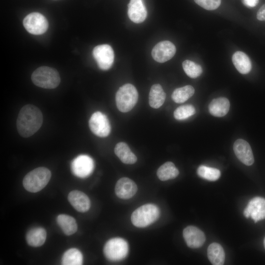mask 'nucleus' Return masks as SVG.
<instances>
[{"mask_svg": "<svg viewBox=\"0 0 265 265\" xmlns=\"http://www.w3.org/2000/svg\"><path fill=\"white\" fill-rule=\"evenodd\" d=\"M43 123V115L36 106L26 105L20 110L17 120V128L20 135L28 137L40 128Z\"/></svg>", "mask_w": 265, "mask_h": 265, "instance_id": "nucleus-1", "label": "nucleus"}, {"mask_svg": "<svg viewBox=\"0 0 265 265\" xmlns=\"http://www.w3.org/2000/svg\"><path fill=\"white\" fill-rule=\"evenodd\" d=\"M51 177V172L46 167L36 168L28 172L23 181V186L28 191L37 192L45 187Z\"/></svg>", "mask_w": 265, "mask_h": 265, "instance_id": "nucleus-2", "label": "nucleus"}, {"mask_svg": "<svg viewBox=\"0 0 265 265\" xmlns=\"http://www.w3.org/2000/svg\"><path fill=\"white\" fill-rule=\"evenodd\" d=\"M159 214V209L156 205L147 204L134 211L131 216V221L135 227L144 228L155 222Z\"/></svg>", "mask_w": 265, "mask_h": 265, "instance_id": "nucleus-3", "label": "nucleus"}, {"mask_svg": "<svg viewBox=\"0 0 265 265\" xmlns=\"http://www.w3.org/2000/svg\"><path fill=\"white\" fill-rule=\"evenodd\" d=\"M31 80L36 86L47 89L56 87L60 82L58 72L54 68L42 66L36 69L31 75Z\"/></svg>", "mask_w": 265, "mask_h": 265, "instance_id": "nucleus-4", "label": "nucleus"}, {"mask_svg": "<svg viewBox=\"0 0 265 265\" xmlns=\"http://www.w3.org/2000/svg\"><path fill=\"white\" fill-rule=\"evenodd\" d=\"M138 97V94L134 86L130 83L125 84L116 93V106L121 112H129L136 104Z\"/></svg>", "mask_w": 265, "mask_h": 265, "instance_id": "nucleus-5", "label": "nucleus"}, {"mask_svg": "<svg viewBox=\"0 0 265 265\" xmlns=\"http://www.w3.org/2000/svg\"><path fill=\"white\" fill-rule=\"evenodd\" d=\"M129 252L128 242L121 238L108 240L104 247L105 257L111 261H119L124 259Z\"/></svg>", "mask_w": 265, "mask_h": 265, "instance_id": "nucleus-6", "label": "nucleus"}, {"mask_svg": "<svg viewBox=\"0 0 265 265\" xmlns=\"http://www.w3.org/2000/svg\"><path fill=\"white\" fill-rule=\"evenodd\" d=\"M23 25L29 33L34 35L44 33L49 27L47 19L38 12H32L26 16L23 20Z\"/></svg>", "mask_w": 265, "mask_h": 265, "instance_id": "nucleus-7", "label": "nucleus"}, {"mask_svg": "<svg viewBox=\"0 0 265 265\" xmlns=\"http://www.w3.org/2000/svg\"><path fill=\"white\" fill-rule=\"evenodd\" d=\"M89 126L94 134L101 137H106L111 131L107 117L100 111H96L91 115L89 121Z\"/></svg>", "mask_w": 265, "mask_h": 265, "instance_id": "nucleus-8", "label": "nucleus"}, {"mask_svg": "<svg viewBox=\"0 0 265 265\" xmlns=\"http://www.w3.org/2000/svg\"><path fill=\"white\" fill-rule=\"evenodd\" d=\"M71 167L74 175L79 178H86L92 173L94 162L89 156L80 155L73 159Z\"/></svg>", "mask_w": 265, "mask_h": 265, "instance_id": "nucleus-9", "label": "nucleus"}, {"mask_svg": "<svg viewBox=\"0 0 265 265\" xmlns=\"http://www.w3.org/2000/svg\"><path fill=\"white\" fill-rule=\"evenodd\" d=\"M93 55L101 69L106 70L112 66L114 52L110 45L103 44L96 46L93 50Z\"/></svg>", "mask_w": 265, "mask_h": 265, "instance_id": "nucleus-10", "label": "nucleus"}, {"mask_svg": "<svg viewBox=\"0 0 265 265\" xmlns=\"http://www.w3.org/2000/svg\"><path fill=\"white\" fill-rule=\"evenodd\" d=\"M176 52V49L173 43L169 41H163L154 47L152 55L155 61L163 63L171 59Z\"/></svg>", "mask_w": 265, "mask_h": 265, "instance_id": "nucleus-11", "label": "nucleus"}, {"mask_svg": "<svg viewBox=\"0 0 265 265\" xmlns=\"http://www.w3.org/2000/svg\"><path fill=\"white\" fill-rule=\"evenodd\" d=\"M243 214L246 218L251 217L255 222L265 219V199L256 197L250 200Z\"/></svg>", "mask_w": 265, "mask_h": 265, "instance_id": "nucleus-12", "label": "nucleus"}, {"mask_svg": "<svg viewBox=\"0 0 265 265\" xmlns=\"http://www.w3.org/2000/svg\"><path fill=\"white\" fill-rule=\"evenodd\" d=\"M183 234L187 245L191 248L201 247L206 240L204 233L195 226L186 227L184 229Z\"/></svg>", "mask_w": 265, "mask_h": 265, "instance_id": "nucleus-13", "label": "nucleus"}, {"mask_svg": "<svg viewBox=\"0 0 265 265\" xmlns=\"http://www.w3.org/2000/svg\"><path fill=\"white\" fill-rule=\"evenodd\" d=\"M233 150L237 158L245 165L250 166L254 163L252 151L246 141L242 139H237L234 142Z\"/></svg>", "mask_w": 265, "mask_h": 265, "instance_id": "nucleus-14", "label": "nucleus"}, {"mask_svg": "<svg viewBox=\"0 0 265 265\" xmlns=\"http://www.w3.org/2000/svg\"><path fill=\"white\" fill-rule=\"evenodd\" d=\"M137 190L136 184L131 179L123 177L116 184L115 194L118 197L122 199H128L133 196Z\"/></svg>", "mask_w": 265, "mask_h": 265, "instance_id": "nucleus-15", "label": "nucleus"}, {"mask_svg": "<svg viewBox=\"0 0 265 265\" xmlns=\"http://www.w3.org/2000/svg\"><path fill=\"white\" fill-rule=\"evenodd\" d=\"M128 15L130 20L135 23L143 22L147 15L143 0H130L128 4Z\"/></svg>", "mask_w": 265, "mask_h": 265, "instance_id": "nucleus-16", "label": "nucleus"}, {"mask_svg": "<svg viewBox=\"0 0 265 265\" xmlns=\"http://www.w3.org/2000/svg\"><path fill=\"white\" fill-rule=\"evenodd\" d=\"M68 199L75 209L79 212H86L90 209V199L82 191L77 190L71 191L68 194Z\"/></svg>", "mask_w": 265, "mask_h": 265, "instance_id": "nucleus-17", "label": "nucleus"}, {"mask_svg": "<svg viewBox=\"0 0 265 265\" xmlns=\"http://www.w3.org/2000/svg\"><path fill=\"white\" fill-rule=\"evenodd\" d=\"M230 106V102L226 98L220 97L214 99L209 105V111L214 116L223 117L229 111Z\"/></svg>", "mask_w": 265, "mask_h": 265, "instance_id": "nucleus-18", "label": "nucleus"}, {"mask_svg": "<svg viewBox=\"0 0 265 265\" xmlns=\"http://www.w3.org/2000/svg\"><path fill=\"white\" fill-rule=\"evenodd\" d=\"M233 64L242 74L249 73L252 68L251 62L247 54L241 51L235 52L232 57Z\"/></svg>", "mask_w": 265, "mask_h": 265, "instance_id": "nucleus-19", "label": "nucleus"}, {"mask_svg": "<svg viewBox=\"0 0 265 265\" xmlns=\"http://www.w3.org/2000/svg\"><path fill=\"white\" fill-rule=\"evenodd\" d=\"M46 236V231L43 228H33L27 233L26 240L31 246L39 247L45 243Z\"/></svg>", "mask_w": 265, "mask_h": 265, "instance_id": "nucleus-20", "label": "nucleus"}, {"mask_svg": "<svg viewBox=\"0 0 265 265\" xmlns=\"http://www.w3.org/2000/svg\"><path fill=\"white\" fill-rule=\"evenodd\" d=\"M115 155L125 164H133L137 161L136 156L125 142L118 143L114 148Z\"/></svg>", "mask_w": 265, "mask_h": 265, "instance_id": "nucleus-21", "label": "nucleus"}, {"mask_svg": "<svg viewBox=\"0 0 265 265\" xmlns=\"http://www.w3.org/2000/svg\"><path fill=\"white\" fill-rule=\"evenodd\" d=\"M166 94L159 84H154L151 88L149 95V103L154 108H158L164 103Z\"/></svg>", "mask_w": 265, "mask_h": 265, "instance_id": "nucleus-22", "label": "nucleus"}, {"mask_svg": "<svg viewBox=\"0 0 265 265\" xmlns=\"http://www.w3.org/2000/svg\"><path fill=\"white\" fill-rule=\"evenodd\" d=\"M56 222L63 233L70 236L77 231L78 226L75 219L70 215L61 214L57 216Z\"/></svg>", "mask_w": 265, "mask_h": 265, "instance_id": "nucleus-23", "label": "nucleus"}, {"mask_svg": "<svg viewBox=\"0 0 265 265\" xmlns=\"http://www.w3.org/2000/svg\"><path fill=\"white\" fill-rule=\"evenodd\" d=\"M208 257L213 265H222L225 260L223 248L219 243L213 242L210 244L207 250Z\"/></svg>", "mask_w": 265, "mask_h": 265, "instance_id": "nucleus-24", "label": "nucleus"}, {"mask_svg": "<svg viewBox=\"0 0 265 265\" xmlns=\"http://www.w3.org/2000/svg\"><path fill=\"white\" fill-rule=\"evenodd\" d=\"M179 174L178 169L171 161H167L163 164L159 168L157 172L159 179L163 181L174 179Z\"/></svg>", "mask_w": 265, "mask_h": 265, "instance_id": "nucleus-25", "label": "nucleus"}, {"mask_svg": "<svg viewBox=\"0 0 265 265\" xmlns=\"http://www.w3.org/2000/svg\"><path fill=\"white\" fill-rule=\"evenodd\" d=\"M82 262V253L75 248H70L64 252L61 260V264L63 265H80Z\"/></svg>", "mask_w": 265, "mask_h": 265, "instance_id": "nucleus-26", "label": "nucleus"}, {"mask_svg": "<svg viewBox=\"0 0 265 265\" xmlns=\"http://www.w3.org/2000/svg\"><path fill=\"white\" fill-rule=\"evenodd\" d=\"M194 92L193 86L186 85L175 89L171 96L172 99L176 103H183L192 97Z\"/></svg>", "mask_w": 265, "mask_h": 265, "instance_id": "nucleus-27", "label": "nucleus"}, {"mask_svg": "<svg viewBox=\"0 0 265 265\" xmlns=\"http://www.w3.org/2000/svg\"><path fill=\"white\" fill-rule=\"evenodd\" d=\"M197 173L201 178L210 181H216L220 176V171L218 169L205 165L200 166Z\"/></svg>", "mask_w": 265, "mask_h": 265, "instance_id": "nucleus-28", "label": "nucleus"}, {"mask_svg": "<svg viewBox=\"0 0 265 265\" xmlns=\"http://www.w3.org/2000/svg\"><path fill=\"white\" fill-rule=\"evenodd\" d=\"M182 66L186 74L192 79L199 77L203 72L200 65L189 60H185L183 62Z\"/></svg>", "mask_w": 265, "mask_h": 265, "instance_id": "nucleus-29", "label": "nucleus"}, {"mask_svg": "<svg viewBox=\"0 0 265 265\" xmlns=\"http://www.w3.org/2000/svg\"><path fill=\"white\" fill-rule=\"evenodd\" d=\"M195 107L191 105L179 106L174 112V118L178 120L186 119L195 113Z\"/></svg>", "mask_w": 265, "mask_h": 265, "instance_id": "nucleus-30", "label": "nucleus"}, {"mask_svg": "<svg viewBox=\"0 0 265 265\" xmlns=\"http://www.w3.org/2000/svg\"><path fill=\"white\" fill-rule=\"evenodd\" d=\"M199 6L203 8L212 10L217 9L221 3V0H194Z\"/></svg>", "mask_w": 265, "mask_h": 265, "instance_id": "nucleus-31", "label": "nucleus"}, {"mask_svg": "<svg viewBox=\"0 0 265 265\" xmlns=\"http://www.w3.org/2000/svg\"><path fill=\"white\" fill-rule=\"evenodd\" d=\"M257 18L260 21H265V4L262 6L258 11Z\"/></svg>", "mask_w": 265, "mask_h": 265, "instance_id": "nucleus-32", "label": "nucleus"}, {"mask_svg": "<svg viewBox=\"0 0 265 265\" xmlns=\"http://www.w3.org/2000/svg\"><path fill=\"white\" fill-rule=\"evenodd\" d=\"M259 0H242V3L246 6L253 7L258 3Z\"/></svg>", "mask_w": 265, "mask_h": 265, "instance_id": "nucleus-33", "label": "nucleus"}, {"mask_svg": "<svg viewBox=\"0 0 265 265\" xmlns=\"http://www.w3.org/2000/svg\"><path fill=\"white\" fill-rule=\"evenodd\" d=\"M264 247H265V238L264 240Z\"/></svg>", "mask_w": 265, "mask_h": 265, "instance_id": "nucleus-34", "label": "nucleus"}]
</instances>
